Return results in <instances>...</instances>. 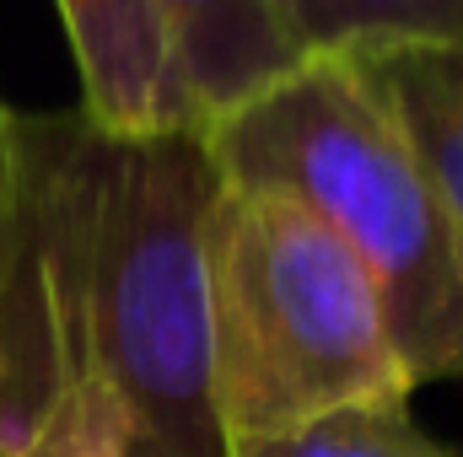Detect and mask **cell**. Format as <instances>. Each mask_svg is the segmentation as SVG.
I'll return each instance as SVG.
<instances>
[{"label": "cell", "instance_id": "cell-1", "mask_svg": "<svg viewBox=\"0 0 463 457\" xmlns=\"http://www.w3.org/2000/svg\"><path fill=\"white\" fill-rule=\"evenodd\" d=\"M200 129L103 135L22 114L0 221V457L71 382H103L129 457H227L211 404Z\"/></svg>", "mask_w": 463, "mask_h": 457}, {"label": "cell", "instance_id": "cell-6", "mask_svg": "<svg viewBox=\"0 0 463 457\" xmlns=\"http://www.w3.org/2000/svg\"><path fill=\"white\" fill-rule=\"evenodd\" d=\"M463 231V33L340 49Z\"/></svg>", "mask_w": 463, "mask_h": 457}, {"label": "cell", "instance_id": "cell-4", "mask_svg": "<svg viewBox=\"0 0 463 457\" xmlns=\"http://www.w3.org/2000/svg\"><path fill=\"white\" fill-rule=\"evenodd\" d=\"M151 16L200 135L313 60L275 0H151Z\"/></svg>", "mask_w": 463, "mask_h": 457}, {"label": "cell", "instance_id": "cell-3", "mask_svg": "<svg viewBox=\"0 0 463 457\" xmlns=\"http://www.w3.org/2000/svg\"><path fill=\"white\" fill-rule=\"evenodd\" d=\"M205 307L211 404L227 447L415 393L366 269L280 189L216 183L205 210Z\"/></svg>", "mask_w": 463, "mask_h": 457}, {"label": "cell", "instance_id": "cell-8", "mask_svg": "<svg viewBox=\"0 0 463 457\" xmlns=\"http://www.w3.org/2000/svg\"><path fill=\"white\" fill-rule=\"evenodd\" d=\"M227 457H453L442 452L410 415V398L393 404H355L318 415L307 425H291L280 436L237 442Z\"/></svg>", "mask_w": 463, "mask_h": 457}, {"label": "cell", "instance_id": "cell-2", "mask_svg": "<svg viewBox=\"0 0 463 457\" xmlns=\"http://www.w3.org/2000/svg\"><path fill=\"white\" fill-rule=\"evenodd\" d=\"M227 183L280 189L366 269L410 387L463 377V231L340 54L205 129Z\"/></svg>", "mask_w": 463, "mask_h": 457}, {"label": "cell", "instance_id": "cell-9", "mask_svg": "<svg viewBox=\"0 0 463 457\" xmlns=\"http://www.w3.org/2000/svg\"><path fill=\"white\" fill-rule=\"evenodd\" d=\"M5 457H129L124 415L103 382H71Z\"/></svg>", "mask_w": 463, "mask_h": 457}, {"label": "cell", "instance_id": "cell-7", "mask_svg": "<svg viewBox=\"0 0 463 457\" xmlns=\"http://www.w3.org/2000/svg\"><path fill=\"white\" fill-rule=\"evenodd\" d=\"M307 54H340L383 38H458L463 0H275Z\"/></svg>", "mask_w": 463, "mask_h": 457}, {"label": "cell", "instance_id": "cell-5", "mask_svg": "<svg viewBox=\"0 0 463 457\" xmlns=\"http://www.w3.org/2000/svg\"><path fill=\"white\" fill-rule=\"evenodd\" d=\"M76 70L81 118L103 135H173L200 129L173 76L151 0H54Z\"/></svg>", "mask_w": 463, "mask_h": 457}, {"label": "cell", "instance_id": "cell-10", "mask_svg": "<svg viewBox=\"0 0 463 457\" xmlns=\"http://www.w3.org/2000/svg\"><path fill=\"white\" fill-rule=\"evenodd\" d=\"M16 129H22V114L5 108V98H0V221H5L11 189H16Z\"/></svg>", "mask_w": 463, "mask_h": 457}]
</instances>
